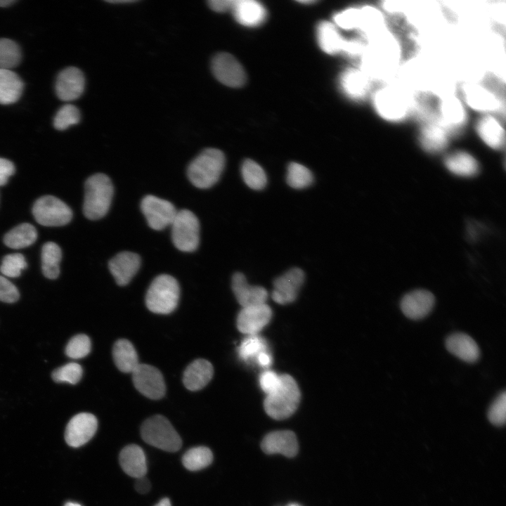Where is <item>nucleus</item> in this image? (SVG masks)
<instances>
[{"mask_svg": "<svg viewBox=\"0 0 506 506\" xmlns=\"http://www.w3.org/2000/svg\"><path fill=\"white\" fill-rule=\"evenodd\" d=\"M141 434L145 442L168 452H176L182 446L178 432L164 416L156 415L142 424Z\"/></svg>", "mask_w": 506, "mask_h": 506, "instance_id": "obj_7", "label": "nucleus"}, {"mask_svg": "<svg viewBox=\"0 0 506 506\" xmlns=\"http://www.w3.org/2000/svg\"><path fill=\"white\" fill-rule=\"evenodd\" d=\"M435 303L434 296L429 291L416 290L406 294L401 301L403 314L412 320H420L427 316Z\"/></svg>", "mask_w": 506, "mask_h": 506, "instance_id": "obj_21", "label": "nucleus"}, {"mask_svg": "<svg viewBox=\"0 0 506 506\" xmlns=\"http://www.w3.org/2000/svg\"><path fill=\"white\" fill-rule=\"evenodd\" d=\"M232 10L236 20L247 27L259 25L266 18V10L264 6L253 0L235 1Z\"/></svg>", "mask_w": 506, "mask_h": 506, "instance_id": "obj_28", "label": "nucleus"}, {"mask_svg": "<svg viewBox=\"0 0 506 506\" xmlns=\"http://www.w3.org/2000/svg\"><path fill=\"white\" fill-rule=\"evenodd\" d=\"M79 120L80 112L78 108L72 104H66L56 112L53 119V126L58 130H65L77 124Z\"/></svg>", "mask_w": 506, "mask_h": 506, "instance_id": "obj_41", "label": "nucleus"}, {"mask_svg": "<svg viewBox=\"0 0 506 506\" xmlns=\"http://www.w3.org/2000/svg\"><path fill=\"white\" fill-rule=\"evenodd\" d=\"M457 93L467 108L479 115L504 114L505 103L498 90L479 81H467L460 84Z\"/></svg>", "mask_w": 506, "mask_h": 506, "instance_id": "obj_2", "label": "nucleus"}, {"mask_svg": "<svg viewBox=\"0 0 506 506\" xmlns=\"http://www.w3.org/2000/svg\"><path fill=\"white\" fill-rule=\"evenodd\" d=\"M474 129L479 139L491 149L500 150L505 145V129L502 117L496 115H479Z\"/></svg>", "mask_w": 506, "mask_h": 506, "instance_id": "obj_15", "label": "nucleus"}, {"mask_svg": "<svg viewBox=\"0 0 506 506\" xmlns=\"http://www.w3.org/2000/svg\"><path fill=\"white\" fill-rule=\"evenodd\" d=\"M15 2V0H0V7H7Z\"/></svg>", "mask_w": 506, "mask_h": 506, "instance_id": "obj_53", "label": "nucleus"}, {"mask_svg": "<svg viewBox=\"0 0 506 506\" xmlns=\"http://www.w3.org/2000/svg\"><path fill=\"white\" fill-rule=\"evenodd\" d=\"M300 2L303 3V4H311V3H313L314 1H301Z\"/></svg>", "mask_w": 506, "mask_h": 506, "instance_id": "obj_56", "label": "nucleus"}, {"mask_svg": "<svg viewBox=\"0 0 506 506\" xmlns=\"http://www.w3.org/2000/svg\"><path fill=\"white\" fill-rule=\"evenodd\" d=\"M287 506H300V505H298V504H295V503H291V504H290V505H287Z\"/></svg>", "mask_w": 506, "mask_h": 506, "instance_id": "obj_57", "label": "nucleus"}, {"mask_svg": "<svg viewBox=\"0 0 506 506\" xmlns=\"http://www.w3.org/2000/svg\"><path fill=\"white\" fill-rule=\"evenodd\" d=\"M62 252L53 242L45 243L41 249V269L44 275L48 279H56L60 274V262Z\"/></svg>", "mask_w": 506, "mask_h": 506, "instance_id": "obj_34", "label": "nucleus"}, {"mask_svg": "<svg viewBox=\"0 0 506 506\" xmlns=\"http://www.w3.org/2000/svg\"><path fill=\"white\" fill-rule=\"evenodd\" d=\"M214 368L207 360L199 358L193 361L186 368L183 382L190 391H197L205 387L212 379Z\"/></svg>", "mask_w": 506, "mask_h": 506, "instance_id": "obj_26", "label": "nucleus"}, {"mask_svg": "<svg viewBox=\"0 0 506 506\" xmlns=\"http://www.w3.org/2000/svg\"><path fill=\"white\" fill-rule=\"evenodd\" d=\"M36 221L44 226H61L72 218L71 209L62 200L52 195H44L36 200L32 207Z\"/></svg>", "mask_w": 506, "mask_h": 506, "instance_id": "obj_10", "label": "nucleus"}, {"mask_svg": "<svg viewBox=\"0 0 506 506\" xmlns=\"http://www.w3.org/2000/svg\"><path fill=\"white\" fill-rule=\"evenodd\" d=\"M18 290L6 277L0 275V301L6 303H14L18 300Z\"/></svg>", "mask_w": 506, "mask_h": 506, "instance_id": "obj_46", "label": "nucleus"}, {"mask_svg": "<svg viewBox=\"0 0 506 506\" xmlns=\"http://www.w3.org/2000/svg\"><path fill=\"white\" fill-rule=\"evenodd\" d=\"M488 417L489 421L496 426H502L505 423L506 418V392L500 393L491 403Z\"/></svg>", "mask_w": 506, "mask_h": 506, "instance_id": "obj_45", "label": "nucleus"}, {"mask_svg": "<svg viewBox=\"0 0 506 506\" xmlns=\"http://www.w3.org/2000/svg\"><path fill=\"white\" fill-rule=\"evenodd\" d=\"M444 164L450 171L462 176H472L479 171L477 160L464 150H457L447 155Z\"/></svg>", "mask_w": 506, "mask_h": 506, "instance_id": "obj_29", "label": "nucleus"}, {"mask_svg": "<svg viewBox=\"0 0 506 506\" xmlns=\"http://www.w3.org/2000/svg\"><path fill=\"white\" fill-rule=\"evenodd\" d=\"M211 68L214 77L223 84L230 87L242 86L246 80L242 66L228 53L216 54L212 59Z\"/></svg>", "mask_w": 506, "mask_h": 506, "instance_id": "obj_14", "label": "nucleus"}, {"mask_svg": "<svg viewBox=\"0 0 506 506\" xmlns=\"http://www.w3.org/2000/svg\"><path fill=\"white\" fill-rule=\"evenodd\" d=\"M375 82L359 67L346 68L339 77V85L348 98L354 101L370 98Z\"/></svg>", "mask_w": 506, "mask_h": 506, "instance_id": "obj_11", "label": "nucleus"}, {"mask_svg": "<svg viewBox=\"0 0 506 506\" xmlns=\"http://www.w3.org/2000/svg\"><path fill=\"white\" fill-rule=\"evenodd\" d=\"M119 464L124 472L134 478L145 476L147 472L146 458L143 449L136 444L125 446L120 452Z\"/></svg>", "mask_w": 506, "mask_h": 506, "instance_id": "obj_27", "label": "nucleus"}, {"mask_svg": "<svg viewBox=\"0 0 506 506\" xmlns=\"http://www.w3.org/2000/svg\"><path fill=\"white\" fill-rule=\"evenodd\" d=\"M170 226L171 240L178 249L191 252L197 248L200 242V223L191 211H177Z\"/></svg>", "mask_w": 506, "mask_h": 506, "instance_id": "obj_9", "label": "nucleus"}, {"mask_svg": "<svg viewBox=\"0 0 506 506\" xmlns=\"http://www.w3.org/2000/svg\"><path fill=\"white\" fill-rule=\"evenodd\" d=\"M15 168L12 162L0 157V186L7 183L8 179L15 173Z\"/></svg>", "mask_w": 506, "mask_h": 506, "instance_id": "obj_48", "label": "nucleus"}, {"mask_svg": "<svg viewBox=\"0 0 506 506\" xmlns=\"http://www.w3.org/2000/svg\"><path fill=\"white\" fill-rule=\"evenodd\" d=\"M469 119V110L456 91H448L441 94L437 110V121L453 137L465 129Z\"/></svg>", "mask_w": 506, "mask_h": 506, "instance_id": "obj_8", "label": "nucleus"}, {"mask_svg": "<svg viewBox=\"0 0 506 506\" xmlns=\"http://www.w3.org/2000/svg\"><path fill=\"white\" fill-rule=\"evenodd\" d=\"M151 488L150 481L145 476L138 478L135 483V489L141 494L148 493Z\"/></svg>", "mask_w": 506, "mask_h": 506, "instance_id": "obj_50", "label": "nucleus"}, {"mask_svg": "<svg viewBox=\"0 0 506 506\" xmlns=\"http://www.w3.org/2000/svg\"><path fill=\"white\" fill-rule=\"evenodd\" d=\"M98 427L96 417L89 413H80L73 416L65 432L66 443L78 448L86 443L95 434Z\"/></svg>", "mask_w": 506, "mask_h": 506, "instance_id": "obj_17", "label": "nucleus"}, {"mask_svg": "<svg viewBox=\"0 0 506 506\" xmlns=\"http://www.w3.org/2000/svg\"><path fill=\"white\" fill-rule=\"evenodd\" d=\"M267 351L265 340L258 335H248L240 344L238 348L240 358L247 361L263 352Z\"/></svg>", "mask_w": 506, "mask_h": 506, "instance_id": "obj_39", "label": "nucleus"}, {"mask_svg": "<svg viewBox=\"0 0 506 506\" xmlns=\"http://www.w3.org/2000/svg\"><path fill=\"white\" fill-rule=\"evenodd\" d=\"M112 356L116 366L123 372L132 373L140 364L134 346L127 339H121L115 343Z\"/></svg>", "mask_w": 506, "mask_h": 506, "instance_id": "obj_31", "label": "nucleus"}, {"mask_svg": "<svg viewBox=\"0 0 506 506\" xmlns=\"http://www.w3.org/2000/svg\"><path fill=\"white\" fill-rule=\"evenodd\" d=\"M231 286L236 299L242 308L266 304L267 290L261 286L250 285L243 273L237 272L233 274Z\"/></svg>", "mask_w": 506, "mask_h": 506, "instance_id": "obj_22", "label": "nucleus"}, {"mask_svg": "<svg viewBox=\"0 0 506 506\" xmlns=\"http://www.w3.org/2000/svg\"><path fill=\"white\" fill-rule=\"evenodd\" d=\"M83 212L91 220L103 218L108 212L114 188L110 178L104 174L89 177L84 186Z\"/></svg>", "mask_w": 506, "mask_h": 506, "instance_id": "obj_5", "label": "nucleus"}, {"mask_svg": "<svg viewBox=\"0 0 506 506\" xmlns=\"http://www.w3.org/2000/svg\"><path fill=\"white\" fill-rule=\"evenodd\" d=\"M446 347L453 355L467 363H474L480 356L476 342L463 332H455L448 336L446 340Z\"/></svg>", "mask_w": 506, "mask_h": 506, "instance_id": "obj_25", "label": "nucleus"}, {"mask_svg": "<svg viewBox=\"0 0 506 506\" xmlns=\"http://www.w3.org/2000/svg\"><path fill=\"white\" fill-rule=\"evenodd\" d=\"M318 44L323 51L328 54L343 52L346 39L337 31L336 27L329 22H322L317 27Z\"/></svg>", "mask_w": 506, "mask_h": 506, "instance_id": "obj_32", "label": "nucleus"}, {"mask_svg": "<svg viewBox=\"0 0 506 506\" xmlns=\"http://www.w3.org/2000/svg\"><path fill=\"white\" fill-rule=\"evenodd\" d=\"M271 316V309L266 304L244 307L237 316V327L247 335H258L269 323Z\"/></svg>", "mask_w": 506, "mask_h": 506, "instance_id": "obj_19", "label": "nucleus"}, {"mask_svg": "<svg viewBox=\"0 0 506 506\" xmlns=\"http://www.w3.org/2000/svg\"><path fill=\"white\" fill-rule=\"evenodd\" d=\"M374 112L390 124H401L413 116V96L410 87L399 81L377 84L370 97Z\"/></svg>", "mask_w": 506, "mask_h": 506, "instance_id": "obj_1", "label": "nucleus"}, {"mask_svg": "<svg viewBox=\"0 0 506 506\" xmlns=\"http://www.w3.org/2000/svg\"><path fill=\"white\" fill-rule=\"evenodd\" d=\"M261 447L266 454L280 453L289 458L295 456L299 448L297 436L290 430L268 433L263 439Z\"/></svg>", "mask_w": 506, "mask_h": 506, "instance_id": "obj_23", "label": "nucleus"}, {"mask_svg": "<svg viewBox=\"0 0 506 506\" xmlns=\"http://www.w3.org/2000/svg\"><path fill=\"white\" fill-rule=\"evenodd\" d=\"M135 388L150 399L162 398L166 391L163 376L155 367L148 364H139L132 372Z\"/></svg>", "mask_w": 506, "mask_h": 506, "instance_id": "obj_13", "label": "nucleus"}, {"mask_svg": "<svg viewBox=\"0 0 506 506\" xmlns=\"http://www.w3.org/2000/svg\"><path fill=\"white\" fill-rule=\"evenodd\" d=\"M84 86L85 79L82 72L75 67H68L57 77L56 93L60 100L72 101L82 94Z\"/></svg>", "mask_w": 506, "mask_h": 506, "instance_id": "obj_20", "label": "nucleus"}, {"mask_svg": "<svg viewBox=\"0 0 506 506\" xmlns=\"http://www.w3.org/2000/svg\"><path fill=\"white\" fill-rule=\"evenodd\" d=\"M91 351V340L84 334L72 337L65 347V354L70 358L79 359L86 356Z\"/></svg>", "mask_w": 506, "mask_h": 506, "instance_id": "obj_43", "label": "nucleus"}, {"mask_svg": "<svg viewBox=\"0 0 506 506\" xmlns=\"http://www.w3.org/2000/svg\"><path fill=\"white\" fill-rule=\"evenodd\" d=\"M313 180L312 172L306 167L297 162H291L287 166L286 181L291 188H308L313 183Z\"/></svg>", "mask_w": 506, "mask_h": 506, "instance_id": "obj_37", "label": "nucleus"}, {"mask_svg": "<svg viewBox=\"0 0 506 506\" xmlns=\"http://www.w3.org/2000/svg\"><path fill=\"white\" fill-rule=\"evenodd\" d=\"M453 137L437 121L420 122L417 139L422 148L427 153L437 154L443 152Z\"/></svg>", "mask_w": 506, "mask_h": 506, "instance_id": "obj_16", "label": "nucleus"}, {"mask_svg": "<svg viewBox=\"0 0 506 506\" xmlns=\"http://www.w3.org/2000/svg\"><path fill=\"white\" fill-rule=\"evenodd\" d=\"M20 60L19 46L10 39H0V69L11 70L18 65Z\"/></svg>", "mask_w": 506, "mask_h": 506, "instance_id": "obj_38", "label": "nucleus"}, {"mask_svg": "<svg viewBox=\"0 0 506 506\" xmlns=\"http://www.w3.org/2000/svg\"><path fill=\"white\" fill-rule=\"evenodd\" d=\"M83 375L82 366L77 363H69L54 370L52 379L57 383L75 384L79 382Z\"/></svg>", "mask_w": 506, "mask_h": 506, "instance_id": "obj_40", "label": "nucleus"}, {"mask_svg": "<svg viewBox=\"0 0 506 506\" xmlns=\"http://www.w3.org/2000/svg\"><path fill=\"white\" fill-rule=\"evenodd\" d=\"M225 162V156L220 150L205 149L188 165V179L198 188H209L219 180Z\"/></svg>", "mask_w": 506, "mask_h": 506, "instance_id": "obj_4", "label": "nucleus"}, {"mask_svg": "<svg viewBox=\"0 0 506 506\" xmlns=\"http://www.w3.org/2000/svg\"><path fill=\"white\" fill-rule=\"evenodd\" d=\"M155 506H171V502L169 498H163L157 504H156Z\"/></svg>", "mask_w": 506, "mask_h": 506, "instance_id": "obj_52", "label": "nucleus"}, {"mask_svg": "<svg viewBox=\"0 0 506 506\" xmlns=\"http://www.w3.org/2000/svg\"><path fill=\"white\" fill-rule=\"evenodd\" d=\"M64 506H82L79 503L74 502H67L65 504Z\"/></svg>", "mask_w": 506, "mask_h": 506, "instance_id": "obj_55", "label": "nucleus"}, {"mask_svg": "<svg viewBox=\"0 0 506 506\" xmlns=\"http://www.w3.org/2000/svg\"><path fill=\"white\" fill-rule=\"evenodd\" d=\"M335 22L339 27L346 30H358L361 25V8L352 7L336 14Z\"/></svg>", "mask_w": 506, "mask_h": 506, "instance_id": "obj_44", "label": "nucleus"}, {"mask_svg": "<svg viewBox=\"0 0 506 506\" xmlns=\"http://www.w3.org/2000/svg\"><path fill=\"white\" fill-rule=\"evenodd\" d=\"M234 0H211L208 1L209 6L216 12H226L232 9Z\"/></svg>", "mask_w": 506, "mask_h": 506, "instance_id": "obj_49", "label": "nucleus"}, {"mask_svg": "<svg viewBox=\"0 0 506 506\" xmlns=\"http://www.w3.org/2000/svg\"><path fill=\"white\" fill-rule=\"evenodd\" d=\"M180 297L177 280L171 275L162 274L150 285L146 295L148 309L155 313L168 314L176 308Z\"/></svg>", "mask_w": 506, "mask_h": 506, "instance_id": "obj_6", "label": "nucleus"}, {"mask_svg": "<svg viewBox=\"0 0 506 506\" xmlns=\"http://www.w3.org/2000/svg\"><path fill=\"white\" fill-rule=\"evenodd\" d=\"M140 257L134 252H122L112 257L109 263V270L119 285H127L138 271Z\"/></svg>", "mask_w": 506, "mask_h": 506, "instance_id": "obj_24", "label": "nucleus"}, {"mask_svg": "<svg viewBox=\"0 0 506 506\" xmlns=\"http://www.w3.org/2000/svg\"><path fill=\"white\" fill-rule=\"evenodd\" d=\"M141 209L148 226L156 231L170 226L177 213L172 203L154 195L144 197Z\"/></svg>", "mask_w": 506, "mask_h": 506, "instance_id": "obj_12", "label": "nucleus"}, {"mask_svg": "<svg viewBox=\"0 0 506 506\" xmlns=\"http://www.w3.org/2000/svg\"><path fill=\"white\" fill-rule=\"evenodd\" d=\"M280 384L271 393L266 395L264 408L268 416L275 420H284L297 410L301 392L294 379L287 374L280 375Z\"/></svg>", "mask_w": 506, "mask_h": 506, "instance_id": "obj_3", "label": "nucleus"}, {"mask_svg": "<svg viewBox=\"0 0 506 506\" xmlns=\"http://www.w3.org/2000/svg\"><path fill=\"white\" fill-rule=\"evenodd\" d=\"M280 375L272 370L263 372L259 377L261 389L267 394L274 391L280 384Z\"/></svg>", "mask_w": 506, "mask_h": 506, "instance_id": "obj_47", "label": "nucleus"}, {"mask_svg": "<svg viewBox=\"0 0 506 506\" xmlns=\"http://www.w3.org/2000/svg\"><path fill=\"white\" fill-rule=\"evenodd\" d=\"M241 175L245 184L251 189L260 190L267 184V176L264 170L252 160L247 159L242 162Z\"/></svg>", "mask_w": 506, "mask_h": 506, "instance_id": "obj_35", "label": "nucleus"}, {"mask_svg": "<svg viewBox=\"0 0 506 506\" xmlns=\"http://www.w3.org/2000/svg\"><path fill=\"white\" fill-rule=\"evenodd\" d=\"M108 2L115 3V4H118V3H134V2H136V1H134V0H124V1L117 0V1H108Z\"/></svg>", "mask_w": 506, "mask_h": 506, "instance_id": "obj_54", "label": "nucleus"}, {"mask_svg": "<svg viewBox=\"0 0 506 506\" xmlns=\"http://www.w3.org/2000/svg\"><path fill=\"white\" fill-rule=\"evenodd\" d=\"M304 278V273L301 268H292L275 278L271 294L273 300L279 304L293 302L297 297Z\"/></svg>", "mask_w": 506, "mask_h": 506, "instance_id": "obj_18", "label": "nucleus"}, {"mask_svg": "<svg viewBox=\"0 0 506 506\" xmlns=\"http://www.w3.org/2000/svg\"><path fill=\"white\" fill-rule=\"evenodd\" d=\"M257 360L258 363L263 367H268L272 361L271 356L267 351L260 353L257 356Z\"/></svg>", "mask_w": 506, "mask_h": 506, "instance_id": "obj_51", "label": "nucleus"}, {"mask_svg": "<svg viewBox=\"0 0 506 506\" xmlns=\"http://www.w3.org/2000/svg\"><path fill=\"white\" fill-rule=\"evenodd\" d=\"M22 90L23 82L15 72L0 69V104L9 105L16 102Z\"/></svg>", "mask_w": 506, "mask_h": 506, "instance_id": "obj_30", "label": "nucleus"}, {"mask_svg": "<svg viewBox=\"0 0 506 506\" xmlns=\"http://www.w3.org/2000/svg\"><path fill=\"white\" fill-rule=\"evenodd\" d=\"M27 266L25 258L22 254H10L3 258L0 271L6 277L17 278L20 275L22 271Z\"/></svg>", "mask_w": 506, "mask_h": 506, "instance_id": "obj_42", "label": "nucleus"}, {"mask_svg": "<svg viewBox=\"0 0 506 506\" xmlns=\"http://www.w3.org/2000/svg\"><path fill=\"white\" fill-rule=\"evenodd\" d=\"M213 460V454L205 446L194 447L187 450L182 457V463L190 471H197L209 466Z\"/></svg>", "mask_w": 506, "mask_h": 506, "instance_id": "obj_36", "label": "nucleus"}, {"mask_svg": "<svg viewBox=\"0 0 506 506\" xmlns=\"http://www.w3.org/2000/svg\"><path fill=\"white\" fill-rule=\"evenodd\" d=\"M37 238V231L28 223H21L9 231L4 238V244L12 249H21L32 245Z\"/></svg>", "mask_w": 506, "mask_h": 506, "instance_id": "obj_33", "label": "nucleus"}]
</instances>
